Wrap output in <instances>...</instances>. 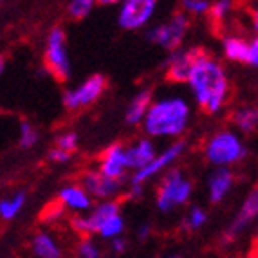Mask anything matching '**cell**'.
Here are the masks:
<instances>
[{
  "label": "cell",
  "mask_w": 258,
  "mask_h": 258,
  "mask_svg": "<svg viewBox=\"0 0 258 258\" xmlns=\"http://www.w3.org/2000/svg\"><path fill=\"white\" fill-rule=\"evenodd\" d=\"M186 83L194 92L197 105L208 114H217L228 101L229 82L226 71L215 58L204 51H199Z\"/></svg>",
  "instance_id": "obj_1"
},
{
  "label": "cell",
  "mask_w": 258,
  "mask_h": 258,
  "mask_svg": "<svg viewBox=\"0 0 258 258\" xmlns=\"http://www.w3.org/2000/svg\"><path fill=\"white\" fill-rule=\"evenodd\" d=\"M191 116L188 101L181 96H170L152 101L143 128L152 138H179L186 132Z\"/></svg>",
  "instance_id": "obj_2"
},
{
  "label": "cell",
  "mask_w": 258,
  "mask_h": 258,
  "mask_svg": "<svg viewBox=\"0 0 258 258\" xmlns=\"http://www.w3.org/2000/svg\"><path fill=\"white\" fill-rule=\"evenodd\" d=\"M245 154L247 148L242 143L240 136L231 130H220L215 136H211L204 148L208 163L215 168H229L244 159Z\"/></svg>",
  "instance_id": "obj_3"
},
{
  "label": "cell",
  "mask_w": 258,
  "mask_h": 258,
  "mask_svg": "<svg viewBox=\"0 0 258 258\" xmlns=\"http://www.w3.org/2000/svg\"><path fill=\"white\" fill-rule=\"evenodd\" d=\"M191 194H194L191 181L186 179L181 170H170L164 175L157 191V208L163 213H170L175 208L188 203Z\"/></svg>",
  "instance_id": "obj_4"
},
{
  "label": "cell",
  "mask_w": 258,
  "mask_h": 258,
  "mask_svg": "<svg viewBox=\"0 0 258 258\" xmlns=\"http://www.w3.org/2000/svg\"><path fill=\"white\" fill-rule=\"evenodd\" d=\"M188 27H189V17L184 11H179L166 24L154 26L152 29H148L147 38L152 43H155V45L166 49V51H177V47L181 45L182 38L188 33Z\"/></svg>",
  "instance_id": "obj_5"
},
{
  "label": "cell",
  "mask_w": 258,
  "mask_h": 258,
  "mask_svg": "<svg viewBox=\"0 0 258 258\" xmlns=\"http://www.w3.org/2000/svg\"><path fill=\"white\" fill-rule=\"evenodd\" d=\"M45 65L58 80H69L71 60L65 42V31L61 27H54L47 35L45 42Z\"/></svg>",
  "instance_id": "obj_6"
},
{
  "label": "cell",
  "mask_w": 258,
  "mask_h": 258,
  "mask_svg": "<svg viewBox=\"0 0 258 258\" xmlns=\"http://www.w3.org/2000/svg\"><path fill=\"white\" fill-rule=\"evenodd\" d=\"M107 80L101 74H92L76 89H71L63 94V105L69 110H80V108L91 107L103 94Z\"/></svg>",
  "instance_id": "obj_7"
},
{
  "label": "cell",
  "mask_w": 258,
  "mask_h": 258,
  "mask_svg": "<svg viewBox=\"0 0 258 258\" xmlns=\"http://www.w3.org/2000/svg\"><path fill=\"white\" fill-rule=\"evenodd\" d=\"M186 150V143L184 141H177L173 145L163 150L161 154H155V157L147 164L145 168L134 172L132 179H130V186H141L150 179H154L155 175H159L161 172H164L166 168H170L173 163H175L179 157L182 155V152Z\"/></svg>",
  "instance_id": "obj_8"
},
{
  "label": "cell",
  "mask_w": 258,
  "mask_h": 258,
  "mask_svg": "<svg viewBox=\"0 0 258 258\" xmlns=\"http://www.w3.org/2000/svg\"><path fill=\"white\" fill-rule=\"evenodd\" d=\"M157 2L155 0H125L119 8L117 24L121 29H141L154 17Z\"/></svg>",
  "instance_id": "obj_9"
},
{
  "label": "cell",
  "mask_w": 258,
  "mask_h": 258,
  "mask_svg": "<svg viewBox=\"0 0 258 258\" xmlns=\"http://www.w3.org/2000/svg\"><path fill=\"white\" fill-rule=\"evenodd\" d=\"M119 213H121L119 203H116V201H103L89 215H80L76 219H73V228L78 233H82V235H92V233H98L99 226L105 220L114 215H119Z\"/></svg>",
  "instance_id": "obj_10"
},
{
  "label": "cell",
  "mask_w": 258,
  "mask_h": 258,
  "mask_svg": "<svg viewBox=\"0 0 258 258\" xmlns=\"http://www.w3.org/2000/svg\"><path fill=\"white\" fill-rule=\"evenodd\" d=\"M126 170V157H125V147L116 143L108 147L103 152V157H101V163H99V173L107 179L112 181H123Z\"/></svg>",
  "instance_id": "obj_11"
},
{
  "label": "cell",
  "mask_w": 258,
  "mask_h": 258,
  "mask_svg": "<svg viewBox=\"0 0 258 258\" xmlns=\"http://www.w3.org/2000/svg\"><path fill=\"white\" fill-rule=\"evenodd\" d=\"M201 49H186V51H175L166 60V76L175 83H186L194 67Z\"/></svg>",
  "instance_id": "obj_12"
},
{
  "label": "cell",
  "mask_w": 258,
  "mask_h": 258,
  "mask_svg": "<svg viewBox=\"0 0 258 258\" xmlns=\"http://www.w3.org/2000/svg\"><path fill=\"white\" fill-rule=\"evenodd\" d=\"M123 181H112L107 179L99 172H87L83 175V189L92 197L98 199H110L119 194Z\"/></svg>",
  "instance_id": "obj_13"
},
{
  "label": "cell",
  "mask_w": 258,
  "mask_h": 258,
  "mask_svg": "<svg viewBox=\"0 0 258 258\" xmlns=\"http://www.w3.org/2000/svg\"><path fill=\"white\" fill-rule=\"evenodd\" d=\"M256 213H258V191L253 189V191L245 197L244 204H242L240 210H238V215L235 217V220H233L231 226H229L228 233H226V237L228 238L238 237V235L256 219Z\"/></svg>",
  "instance_id": "obj_14"
},
{
  "label": "cell",
  "mask_w": 258,
  "mask_h": 258,
  "mask_svg": "<svg viewBox=\"0 0 258 258\" xmlns=\"http://www.w3.org/2000/svg\"><path fill=\"white\" fill-rule=\"evenodd\" d=\"M125 157L128 170H136L138 172V170L145 168L155 157L154 143L150 139H138L136 145L125 148Z\"/></svg>",
  "instance_id": "obj_15"
},
{
  "label": "cell",
  "mask_w": 258,
  "mask_h": 258,
  "mask_svg": "<svg viewBox=\"0 0 258 258\" xmlns=\"http://www.w3.org/2000/svg\"><path fill=\"white\" fill-rule=\"evenodd\" d=\"M235 175L229 168H217L208 179V191H210L211 203H220L226 199V195L231 191Z\"/></svg>",
  "instance_id": "obj_16"
},
{
  "label": "cell",
  "mask_w": 258,
  "mask_h": 258,
  "mask_svg": "<svg viewBox=\"0 0 258 258\" xmlns=\"http://www.w3.org/2000/svg\"><path fill=\"white\" fill-rule=\"evenodd\" d=\"M60 203L63 204L67 210L76 211V213H83L92 208V199L87 194L82 186H65L60 189Z\"/></svg>",
  "instance_id": "obj_17"
},
{
  "label": "cell",
  "mask_w": 258,
  "mask_h": 258,
  "mask_svg": "<svg viewBox=\"0 0 258 258\" xmlns=\"http://www.w3.org/2000/svg\"><path fill=\"white\" fill-rule=\"evenodd\" d=\"M150 103H152V91H150V89L139 91L138 94L132 98V101L128 103V108H126V114H125L126 123H128V125H132V126L143 123V119H145V114H147Z\"/></svg>",
  "instance_id": "obj_18"
},
{
  "label": "cell",
  "mask_w": 258,
  "mask_h": 258,
  "mask_svg": "<svg viewBox=\"0 0 258 258\" xmlns=\"http://www.w3.org/2000/svg\"><path fill=\"white\" fill-rule=\"evenodd\" d=\"M31 249L36 258H61V247L49 233H38L31 242Z\"/></svg>",
  "instance_id": "obj_19"
},
{
  "label": "cell",
  "mask_w": 258,
  "mask_h": 258,
  "mask_svg": "<svg viewBox=\"0 0 258 258\" xmlns=\"http://www.w3.org/2000/svg\"><path fill=\"white\" fill-rule=\"evenodd\" d=\"M224 56L229 61L237 63H247V52H249V42H245L240 36H226L222 43Z\"/></svg>",
  "instance_id": "obj_20"
},
{
  "label": "cell",
  "mask_w": 258,
  "mask_h": 258,
  "mask_svg": "<svg viewBox=\"0 0 258 258\" xmlns=\"http://www.w3.org/2000/svg\"><path fill=\"white\" fill-rule=\"evenodd\" d=\"M233 123H235V126H237L240 132H245V134L253 132L258 123L256 108L244 107V108H240V110H237L233 114Z\"/></svg>",
  "instance_id": "obj_21"
},
{
  "label": "cell",
  "mask_w": 258,
  "mask_h": 258,
  "mask_svg": "<svg viewBox=\"0 0 258 258\" xmlns=\"http://www.w3.org/2000/svg\"><path fill=\"white\" fill-rule=\"evenodd\" d=\"M26 204V191H18L13 197L0 201V217L4 220H11L18 215Z\"/></svg>",
  "instance_id": "obj_22"
},
{
  "label": "cell",
  "mask_w": 258,
  "mask_h": 258,
  "mask_svg": "<svg viewBox=\"0 0 258 258\" xmlns=\"http://www.w3.org/2000/svg\"><path fill=\"white\" fill-rule=\"evenodd\" d=\"M125 231V219L119 215H114L110 219L105 220L98 229V235L101 238H107V240H114V238L121 237V233Z\"/></svg>",
  "instance_id": "obj_23"
},
{
  "label": "cell",
  "mask_w": 258,
  "mask_h": 258,
  "mask_svg": "<svg viewBox=\"0 0 258 258\" xmlns=\"http://www.w3.org/2000/svg\"><path fill=\"white\" fill-rule=\"evenodd\" d=\"M92 8H94V2L92 0H73L67 6V13L71 15V18H85L87 15H91Z\"/></svg>",
  "instance_id": "obj_24"
},
{
  "label": "cell",
  "mask_w": 258,
  "mask_h": 258,
  "mask_svg": "<svg viewBox=\"0 0 258 258\" xmlns=\"http://www.w3.org/2000/svg\"><path fill=\"white\" fill-rule=\"evenodd\" d=\"M206 220H208L206 210H203L201 206H194L188 211V217H186L184 224H186V228L188 229H199L206 224Z\"/></svg>",
  "instance_id": "obj_25"
},
{
  "label": "cell",
  "mask_w": 258,
  "mask_h": 258,
  "mask_svg": "<svg viewBox=\"0 0 258 258\" xmlns=\"http://www.w3.org/2000/svg\"><path fill=\"white\" fill-rule=\"evenodd\" d=\"M38 141V132L33 125H29L27 121H24L20 125V147L22 148H31L35 147Z\"/></svg>",
  "instance_id": "obj_26"
},
{
  "label": "cell",
  "mask_w": 258,
  "mask_h": 258,
  "mask_svg": "<svg viewBox=\"0 0 258 258\" xmlns=\"http://www.w3.org/2000/svg\"><path fill=\"white\" fill-rule=\"evenodd\" d=\"M56 148H60L61 152L73 154L78 148V134L76 132H63L56 138Z\"/></svg>",
  "instance_id": "obj_27"
},
{
  "label": "cell",
  "mask_w": 258,
  "mask_h": 258,
  "mask_svg": "<svg viewBox=\"0 0 258 258\" xmlns=\"http://www.w3.org/2000/svg\"><path fill=\"white\" fill-rule=\"evenodd\" d=\"M231 8H233V2H229V0H219V2H213V4L210 6V11H208V13L211 15V18L215 22H220L228 17Z\"/></svg>",
  "instance_id": "obj_28"
},
{
  "label": "cell",
  "mask_w": 258,
  "mask_h": 258,
  "mask_svg": "<svg viewBox=\"0 0 258 258\" xmlns=\"http://www.w3.org/2000/svg\"><path fill=\"white\" fill-rule=\"evenodd\" d=\"M211 2L206 0H184L182 2V8H184V13H194V15H206L210 11Z\"/></svg>",
  "instance_id": "obj_29"
},
{
  "label": "cell",
  "mask_w": 258,
  "mask_h": 258,
  "mask_svg": "<svg viewBox=\"0 0 258 258\" xmlns=\"http://www.w3.org/2000/svg\"><path fill=\"white\" fill-rule=\"evenodd\" d=\"M78 256L80 258H101V251L92 240L85 238L82 244L78 245Z\"/></svg>",
  "instance_id": "obj_30"
},
{
  "label": "cell",
  "mask_w": 258,
  "mask_h": 258,
  "mask_svg": "<svg viewBox=\"0 0 258 258\" xmlns=\"http://www.w3.org/2000/svg\"><path fill=\"white\" fill-rule=\"evenodd\" d=\"M247 65L256 67L258 65V40L253 38L249 42V52H247Z\"/></svg>",
  "instance_id": "obj_31"
},
{
  "label": "cell",
  "mask_w": 258,
  "mask_h": 258,
  "mask_svg": "<svg viewBox=\"0 0 258 258\" xmlns=\"http://www.w3.org/2000/svg\"><path fill=\"white\" fill-rule=\"evenodd\" d=\"M69 159H71V154L61 152L60 148L54 147L51 152H49V161H52V163H67Z\"/></svg>",
  "instance_id": "obj_32"
},
{
  "label": "cell",
  "mask_w": 258,
  "mask_h": 258,
  "mask_svg": "<svg viewBox=\"0 0 258 258\" xmlns=\"http://www.w3.org/2000/svg\"><path fill=\"white\" fill-rule=\"evenodd\" d=\"M112 251H114V253H117V254L125 253V251H126V240H125V238H121V237L114 238V240H112Z\"/></svg>",
  "instance_id": "obj_33"
},
{
  "label": "cell",
  "mask_w": 258,
  "mask_h": 258,
  "mask_svg": "<svg viewBox=\"0 0 258 258\" xmlns=\"http://www.w3.org/2000/svg\"><path fill=\"white\" fill-rule=\"evenodd\" d=\"M148 235H150V226L148 224H143V226H139V229H138V238L139 240H147L148 238Z\"/></svg>",
  "instance_id": "obj_34"
},
{
  "label": "cell",
  "mask_w": 258,
  "mask_h": 258,
  "mask_svg": "<svg viewBox=\"0 0 258 258\" xmlns=\"http://www.w3.org/2000/svg\"><path fill=\"white\" fill-rule=\"evenodd\" d=\"M4 65H6V61H4V58L0 56V74L4 73Z\"/></svg>",
  "instance_id": "obj_35"
},
{
  "label": "cell",
  "mask_w": 258,
  "mask_h": 258,
  "mask_svg": "<svg viewBox=\"0 0 258 258\" xmlns=\"http://www.w3.org/2000/svg\"><path fill=\"white\" fill-rule=\"evenodd\" d=\"M172 258H179V256H172Z\"/></svg>",
  "instance_id": "obj_36"
}]
</instances>
